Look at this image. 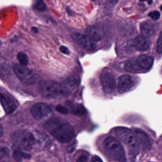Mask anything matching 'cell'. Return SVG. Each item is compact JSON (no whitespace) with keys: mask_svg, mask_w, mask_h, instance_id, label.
Masks as SVG:
<instances>
[{"mask_svg":"<svg viewBox=\"0 0 162 162\" xmlns=\"http://www.w3.org/2000/svg\"><path fill=\"white\" fill-rule=\"evenodd\" d=\"M13 157L16 161L18 162H21L22 160V158L25 159L30 158V155L28 154L25 153L24 152H21V150H19V149L16 148L14 151Z\"/></svg>","mask_w":162,"mask_h":162,"instance_id":"d6986e66","label":"cell"},{"mask_svg":"<svg viewBox=\"0 0 162 162\" xmlns=\"http://www.w3.org/2000/svg\"><path fill=\"white\" fill-rule=\"evenodd\" d=\"M14 71L18 79L25 84L34 85L37 82V76L32 70L20 64L14 66Z\"/></svg>","mask_w":162,"mask_h":162,"instance_id":"8992f818","label":"cell"},{"mask_svg":"<svg viewBox=\"0 0 162 162\" xmlns=\"http://www.w3.org/2000/svg\"><path fill=\"white\" fill-rule=\"evenodd\" d=\"M77 143L76 141H75L73 142V143L71 144L70 145L68 146L67 148V152L68 153H72L75 150L76 148L77 147Z\"/></svg>","mask_w":162,"mask_h":162,"instance_id":"484cf974","label":"cell"},{"mask_svg":"<svg viewBox=\"0 0 162 162\" xmlns=\"http://www.w3.org/2000/svg\"><path fill=\"white\" fill-rule=\"evenodd\" d=\"M4 132V128H3L2 125H1V128H0V135H1V137H2Z\"/></svg>","mask_w":162,"mask_h":162,"instance_id":"4dcf8cb0","label":"cell"},{"mask_svg":"<svg viewBox=\"0 0 162 162\" xmlns=\"http://www.w3.org/2000/svg\"><path fill=\"white\" fill-rule=\"evenodd\" d=\"M140 31L143 36L149 38L154 34L155 27L151 21H144L140 25Z\"/></svg>","mask_w":162,"mask_h":162,"instance_id":"5bb4252c","label":"cell"},{"mask_svg":"<svg viewBox=\"0 0 162 162\" xmlns=\"http://www.w3.org/2000/svg\"><path fill=\"white\" fill-rule=\"evenodd\" d=\"M34 8L36 10L43 11H45L46 10L47 6H46L44 2L42 1H37V2L35 3L34 5Z\"/></svg>","mask_w":162,"mask_h":162,"instance_id":"7402d4cb","label":"cell"},{"mask_svg":"<svg viewBox=\"0 0 162 162\" xmlns=\"http://www.w3.org/2000/svg\"><path fill=\"white\" fill-rule=\"evenodd\" d=\"M125 69L129 72L136 73L141 71L142 68L138 63L137 60L131 59L125 63Z\"/></svg>","mask_w":162,"mask_h":162,"instance_id":"2e32d148","label":"cell"},{"mask_svg":"<svg viewBox=\"0 0 162 162\" xmlns=\"http://www.w3.org/2000/svg\"><path fill=\"white\" fill-rule=\"evenodd\" d=\"M12 141L19 148L25 151H30L34 147L35 139L30 132L25 130L15 131L11 135Z\"/></svg>","mask_w":162,"mask_h":162,"instance_id":"5b68a950","label":"cell"},{"mask_svg":"<svg viewBox=\"0 0 162 162\" xmlns=\"http://www.w3.org/2000/svg\"><path fill=\"white\" fill-rule=\"evenodd\" d=\"M72 38L78 45L86 50H93L96 47L95 42L87 35L75 33L72 35Z\"/></svg>","mask_w":162,"mask_h":162,"instance_id":"9c48e42d","label":"cell"},{"mask_svg":"<svg viewBox=\"0 0 162 162\" xmlns=\"http://www.w3.org/2000/svg\"><path fill=\"white\" fill-rule=\"evenodd\" d=\"M45 128L52 137L62 143H67L73 139L75 131L72 125L59 118L50 119L45 123Z\"/></svg>","mask_w":162,"mask_h":162,"instance_id":"6da1fadb","label":"cell"},{"mask_svg":"<svg viewBox=\"0 0 162 162\" xmlns=\"http://www.w3.org/2000/svg\"><path fill=\"white\" fill-rule=\"evenodd\" d=\"M17 59L20 64L26 66L29 63V59L28 56L24 52H19L17 56Z\"/></svg>","mask_w":162,"mask_h":162,"instance_id":"44dd1931","label":"cell"},{"mask_svg":"<svg viewBox=\"0 0 162 162\" xmlns=\"http://www.w3.org/2000/svg\"><path fill=\"white\" fill-rule=\"evenodd\" d=\"M134 134L138 143L140 144L142 149L148 150L151 147V141L148 136L145 132L140 129H134Z\"/></svg>","mask_w":162,"mask_h":162,"instance_id":"8fae6325","label":"cell"},{"mask_svg":"<svg viewBox=\"0 0 162 162\" xmlns=\"http://www.w3.org/2000/svg\"><path fill=\"white\" fill-rule=\"evenodd\" d=\"M160 10L162 11V5H161V6H160Z\"/></svg>","mask_w":162,"mask_h":162,"instance_id":"d6a6232c","label":"cell"},{"mask_svg":"<svg viewBox=\"0 0 162 162\" xmlns=\"http://www.w3.org/2000/svg\"><path fill=\"white\" fill-rule=\"evenodd\" d=\"M133 45L136 50L139 51H145L150 48V41L143 36L135 37L132 42Z\"/></svg>","mask_w":162,"mask_h":162,"instance_id":"7c38bea8","label":"cell"},{"mask_svg":"<svg viewBox=\"0 0 162 162\" xmlns=\"http://www.w3.org/2000/svg\"><path fill=\"white\" fill-rule=\"evenodd\" d=\"M149 17H150L151 19L154 20H157L160 17V12L157 11H153L150 12L148 15Z\"/></svg>","mask_w":162,"mask_h":162,"instance_id":"d4e9b609","label":"cell"},{"mask_svg":"<svg viewBox=\"0 0 162 162\" xmlns=\"http://www.w3.org/2000/svg\"><path fill=\"white\" fill-rule=\"evenodd\" d=\"M156 50L158 54L162 53V31L159 36L156 46Z\"/></svg>","mask_w":162,"mask_h":162,"instance_id":"603a6c76","label":"cell"},{"mask_svg":"<svg viewBox=\"0 0 162 162\" xmlns=\"http://www.w3.org/2000/svg\"><path fill=\"white\" fill-rule=\"evenodd\" d=\"M71 112L75 115H84L86 113V109L83 105L81 104H74L72 106L71 109Z\"/></svg>","mask_w":162,"mask_h":162,"instance_id":"ffe728a7","label":"cell"},{"mask_svg":"<svg viewBox=\"0 0 162 162\" xmlns=\"http://www.w3.org/2000/svg\"><path fill=\"white\" fill-rule=\"evenodd\" d=\"M39 90L44 98L50 99L65 98L70 93V91L63 84H61L51 80H45L40 82L39 83Z\"/></svg>","mask_w":162,"mask_h":162,"instance_id":"7a4b0ae2","label":"cell"},{"mask_svg":"<svg viewBox=\"0 0 162 162\" xmlns=\"http://www.w3.org/2000/svg\"><path fill=\"white\" fill-rule=\"evenodd\" d=\"M1 102L5 111L7 114L12 113L15 110L17 106L13 100L6 95L1 93Z\"/></svg>","mask_w":162,"mask_h":162,"instance_id":"4fadbf2b","label":"cell"},{"mask_svg":"<svg viewBox=\"0 0 162 162\" xmlns=\"http://www.w3.org/2000/svg\"><path fill=\"white\" fill-rule=\"evenodd\" d=\"M55 109L56 110L62 114H67L69 112L68 109L61 105H57Z\"/></svg>","mask_w":162,"mask_h":162,"instance_id":"cb8c5ba5","label":"cell"},{"mask_svg":"<svg viewBox=\"0 0 162 162\" xmlns=\"http://www.w3.org/2000/svg\"><path fill=\"white\" fill-rule=\"evenodd\" d=\"M86 32L87 35L95 42L99 41L102 39L100 32L99 30L94 26H90L88 27Z\"/></svg>","mask_w":162,"mask_h":162,"instance_id":"e0dca14e","label":"cell"},{"mask_svg":"<svg viewBox=\"0 0 162 162\" xmlns=\"http://www.w3.org/2000/svg\"><path fill=\"white\" fill-rule=\"evenodd\" d=\"M31 113L37 120L45 118L51 113V108L49 105L44 103H38L32 106Z\"/></svg>","mask_w":162,"mask_h":162,"instance_id":"ba28073f","label":"cell"},{"mask_svg":"<svg viewBox=\"0 0 162 162\" xmlns=\"http://www.w3.org/2000/svg\"><path fill=\"white\" fill-rule=\"evenodd\" d=\"M105 150L109 156L117 162H127V157L123 145L118 140L108 137L103 141Z\"/></svg>","mask_w":162,"mask_h":162,"instance_id":"3957f363","label":"cell"},{"mask_svg":"<svg viewBox=\"0 0 162 162\" xmlns=\"http://www.w3.org/2000/svg\"><path fill=\"white\" fill-rule=\"evenodd\" d=\"M100 82L106 93H111L115 89L116 81L113 74L109 69H104L100 76Z\"/></svg>","mask_w":162,"mask_h":162,"instance_id":"52a82bcc","label":"cell"},{"mask_svg":"<svg viewBox=\"0 0 162 162\" xmlns=\"http://www.w3.org/2000/svg\"><path fill=\"white\" fill-rule=\"evenodd\" d=\"M88 158L86 155H81L77 160V162H88Z\"/></svg>","mask_w":162,"mask_h":162,"instance_id":"83f0119b","label":"cell"},{"mask_svg":"<svg viewBox=\"0 0 162 162\" xmlns=\"http://www.w3.org/2000/svg\"><path fill=\"white\" fill-rule=\"evenodd\" d=\"M8 150H7V149L5 148H2L1 149V158L2 159L5 157L6 154H8Z\"/></svg>","mask_w":162,"mask_h":162,"instance_id":"f546056e","label":"cell"},{"mask_svg":"<svg viewBox=\"0 0 162 162\" xmlns=\"http://www.w3.org/2000/svg\"><path fill=\"white\" fill-rule=\"evenodd\" d=\"M60 52H62V53L64 54L69 55L70 53V51L69 49L65 46H61L60 47Z\"/></svg>","mask_w":162,"mask_h":162,"instance_id":"4316f807","label":"cell"},{"mask_svg":"<svg viewBox=\"0 0 162 162\" xmlns=\"http://www.w3.org/2000/svg\"><path fill=\"white\" fill-rule=\"evenodd\" d=\"M79 83L78 78L76 77H71L65 80L64 84H63L65 87L70 91V89H73L77 88Z\"/></svg>","mask_w":162,"mask_h":162,"instance_id":"ac0fdd59","label":"cell"},{"mask_svg":"<svg viewBox=\"0 0 162 162\" xmlns=\"http://www.w3.org/2000/svg\"><path fill=\"white\" fill-rule=\"evenodd\" d=\"M137 60L141 68L144 70L150 69L154 63L153 58L146 55L140 56L137 59Z\"/></svg>","mask_w":162,"mask_h":162,"instance_id":"9a60e30c","label":"cell"},{"mask_svg":"<svg viewBox=\"0 0 162 162\" xmlns=\"http://www.w3.org/2000/svg\"><path fill=\"white\" fill-rule=\"evenodd\" d=\"M31 31L34 33V34H37L38 32V30L36 27H33L31 28Z\"/></svg>","mask_w":162,"mask_h":162,"instance_id":"1f68e13d","label":"cell"},{"mask_svg":"<svg viewBox=\"0 0 162 162\" xmlns=\"http://www.w3.org/2000/svg\"><path fill=\"white\" fill-rule=\"evenodd\" d=\"M161 144H162V139H161Z\"/></svg>","mask_w":162,"mask_h":162,"instance_id":"836d02e7","label":"cell"},{"mask_svg":"<svg viewBox=\"0 0 162 162\" xmlns=\"http://www.w3.org/2000/svg\"><path fill=\"white\" fill-rule=\"evenodd\" d=\"M90 162H103L102 159L97 155H94L92 157Z\"/></svg>","mask_w":162,"mask_h":162,"instance_id":"f1b7e54d","label":"cell"},{"mask_svg":"<svg viewBox=\"0 0 162 162\" xmlns=\"http://www.w3.org/2000/svg\"><path fill=\"white\" fill-rule=\"evenodd\" d=\"M134 81L132 76L129 75H124L119 78L118 89L120 93L128 92L133 86Z\"/></svg>","mask_w":162,"mask_h":162,"instance_id":"30bf717a","label":"cell"},{"mask_svg":"<svg viewBox=\"0 0 162 162\" xmlns=\"http://www.w3.org/2000/svg\"><path fill=\"white\" fill-rule=\"evenodd\" d=\"M112 132L128 145L132 153L134 154L139 153V144L137 138L129 129L125 127H117L113 129Z\"/></svg>","mask_w":162,"mask_h":162,"instance_id":"277c9868","label":"cell"}]
</instances>
